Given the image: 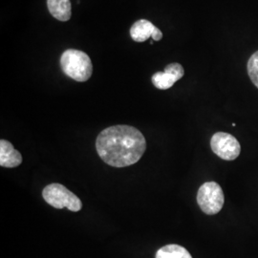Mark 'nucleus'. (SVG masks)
Listing matches in <instances>:
<instances>
[{"instance_id":"nucleus-2","label":"nucleus","mask_w":258,"mask_h":258,"mask_svg":"<svg viewBox=\"0 0 258 258\" xmlns=\"http://www.w3.org/2000/svg\"><path fill=\"white\" fill-rule=\"evenodd\" d=\"M60 66L66 76L76 82L88 81L93 73V65L89 55L76 49H68L60 57Z\"/></svg>"},{"instance_id":"nucleus-4","label":"nucleus","mask_w":258,"mask_h":258,"mask_svg":"<svg viewBox=\"0 0 258 258\" xmlns=\"http://www.w3.org/2000/svg\"><path fill=\"white\" fill-rule=\"evenodd\" d=\"M225 196L221 186L215 182L202 184L197 194V203L201 211L208 215H215L224 206Z\"/></svg>"},{"instance_id":"nucleus-3","label":"nucleus","mask_w":258,"mask_h":258,"mask_svg":"<svg viewBox=\"0 0 258 258\" xmlns=\"http://www.w3.org/2000/svg\"><path fill=\"white\" fill-rule=\"evenodd\" d=\"M42 197L55 209H68L71 212H80L83 209V203L81 199L66 188L63 184H50L46 185L42 190Z\"/></svg>"},{"instance_id":"nucleus-5","label":"nucleus","mask_w":258,"mask_h":258,"mask_svg":"<svg viewBox=\"0 0 258 258\" xmlns=\"http://www.w3.org/2000/svg\"><path fill=\"white\" fill-rule=\"evenodd\" d=\"M211 147L214 154L225 161L235 160L241 152L237 139L226 132L215 133L211 140Z\"/></svg>"},{"instance_id":"nucleus-8","label":"nucleus","mask_w":258,"mask_h":258,"mask_svg":"<svg viewBox=\"0 0 258 258\" xmlns=\"http://www.w3.org/2000/svg\"><path fill=\"white\" fill-rule=\"evenodd\" d=\"M47 7L50 14L59 21H68L72 16V5L70 0H47Z\"/></svg>"},{"instance_id":"nucleus-1","label":"nucleus","mask_w":258,"mask_h":258,"mask_svg":"<svg viewBox=\"0 0 258 258\" xmlns=\"http://www.w3.org/2000/svg\"><path fill=\"white\" fill-rule=\"evenodd\" d=\"M96 149L105 164L126 167L138 163L147 149V141L139 129L119 124L102 130L96 140Z\"/></svg>"},{"instance_id":"nucleus-7","label":"nucleus","mask_w":258,"mask_h":258,"mask_svg":"<svg viewBox=\"0 0 258 258\" xmlns=\"http://www.w3.org/2000/svg\"><path fill=\"white\" fill-rule=\"evenodd\" d=\"M22 163L20 152L7 140L0 141V166L6 168H15Z\"/></svg>"},{"instance_id":"nucleus-6","label":"nucleus","mask_w":258,"mask_h":258,"mask_svg":"<svg viewBox=\"0 0 258 258\" xmlns=\"http://www.w3.org/2000/svg\"><path fill=\"white\" fill-rule=\"evenodd\" d=\"M184 70L180 63L173 62L166 65L164 72H157L152 76L151 81L153 85L160 90L169 89L176 82L184 77Z\"/></svg>"},{"instance_id":"nucleus-9","label":"nucleus","mask_w":258,"mask_h":258,"mask_svg":"<svg viewBox=\"0 0 258 258\" xmlns=\"http://www.w3.org/2000/svg\"><path fill=\"white\" fill-rule=\"evenodd\" d=\"M156 26L147 19H140L136 21L130 29V36L136 42L147 41L152 37Z\"/></svg>"},{"instance_id":"nucleus-11","label":"nucleus","mask_w":258,"mask_h":258,"mask_svg":"<svg viewBox=\"0 0 258 258\" xmlns=\"http://www.w3.org/2000/svg\"><path fill=\"white\" fill-rule=\"evenodd\" d=\"M248 74L252 83L258 88V51L253 53L248 61Z\"/></svg>"},{"instance_id":"nucleus-10","label":"nucleus","mask_w":258,"mask_h":258,"mask_svg":"<svg viewBox=\"0 0 258 258\" xmlns=\"http://www.w3.org/2000/svg\"><path fill=\"white\" fill-rule=\"evenodd\" d=\"M156 258H192V256L184 247L170 244L158 249Z\"/></svg>"},{"instance_id":"nucleus-12","label":"nucleus","mask_w":258,"mask_h":258,"mask_svg":"<svg viewBox=\"0 0 258 258\" xmlns=\"http://www.w3.org/2000/svg\"><path fill=\"white\" fill-rule=\"evenodd\" d=\"M151 38H152L153 40H155V41H159V40H161V39L163 38V33H162V32H161V31L156 27Z\"/></svg>"}]
</instances>
